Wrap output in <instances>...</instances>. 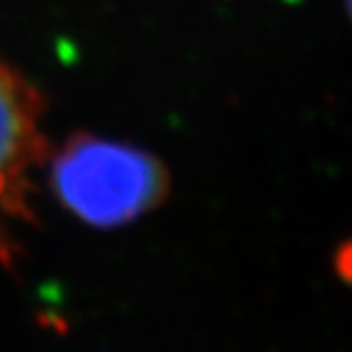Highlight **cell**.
<instances>
[{"label":"cell","mask_w":352,"mask_h":352,"mask_svg":"<svg viewBox=\"0 0 352 352\" xmlns=\"http://www.w3.org/2000/svg\"><path fill=\"white\" fill-rule=\"evenodd\" d=\"M55 198L94 228H118L168 196L170 175L155 155L121 141L76 134L50 164Z\"/></svg>","instance_id":"cell-1"},{"label":"cell","mask_w":352,"mask_h":352,"mask_svg":"<svg viewBox=\"0 0 352 352\" xmlns=\"http://www.w3.org/2000/svg\"><path fill=\"white\" fill-rule=\"evenodd\" d=\"M39 94L0 62V216L25 214L28 173L46 153V141L39 134Z\"/></svg>","instance_id":"cell-2"},{"label":"cell","mask_w":352,"mask_h":352,"mask_svg":"<svg viewBox=\"0 0 352 352\" xmlns=\"http://www.w3.org/2000/svg\"><path fill=\"white\" fill-rule=\"evenodd\" d=\"M336 268L343 280L352 282V245H346L341 252H339V261H336Z\"/></svg>","instance_id":"cell-3"},{"label":"cell","mask_w":352,"mask_h":352,"mask_svg":"<svg viewBox=\"0 0 352 352\" xmlns=\"http://www.w3.org/2000/svg\"><path fill=\"white\" fill-rule=\"evenodd\" d=\"M348 3V10H350V16H352V0H346Z\"/></svg>","instance_id":"cell-4"}]
</instances>
